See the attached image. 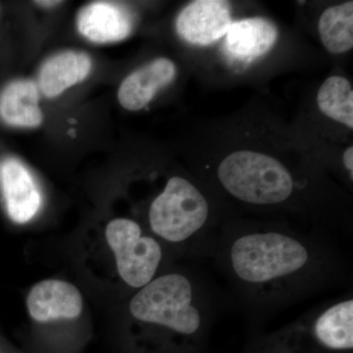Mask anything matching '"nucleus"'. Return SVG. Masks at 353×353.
<instances>
[{
	"instance_id": "nucleus-4",
	"label": "nucleus",
	"mask_w": 353,
	"mask_h": 353,
	"mask_svg": "<svg viewBox=\"0 0 353 353\" xmlns=\"http://www.w3.org/2000/svg\"><path fill=\"white\" fill-rule=\"evenodd\" d=\"M210 208L201 190L183 176H172L152 201L148 219L153 233L169 243H181L201 234Z\"/></svg>"
},
{
	"instance_id": "nucleus-13",
	"label": "nucleus",
	"mask_w": 353,
	"mask_h": 353,
	"mask_svg": "<svg viewBox=\"0 0 353 353\" xmlns=\"http://www.w3.org/2000/svg\"><path fill=\"white\" fill-rule=\"evenodd\" d=\"M0 117L11 126L39 127L43 116L36 83L29 80L9 83L0 95Z\"/></svg>"
},
{
	"instance_id": "nucleus-3",
	"label": "nucleus",
	"mask_w": 353,
	"mask_h": 353,
	"mask_svg": "<svg viewBox=\"0 0 353 353\" xmlns=\"http://www.w3.org/2000/svg\"><path fill=\"white\" fill-rule=\"evenodd\" d=\"M217 179L234 199L259 208L285 203L296 190L294 176L284 165L252 150L227 155L218 166Z\"/></svg>"
},
{
	"instance_id": "nucleus-12",
	"label": "nucleus",
	"mask_w": 353,
	"mask_h": 353,
	"mask_svg": "<svg viewBox=\"0 0 353 353\" xmlns=\"http://www.w3.org/2000/svg\"><path fill=\"white\" fill-rule=\"evenodd\" d=\"M92 70V60L85 53L66 51L43 64L39 87L46 97L53 99L77 83L83 82Z\"/></svg>"
},
{
	"instance_id": "nucleus-2",
	"label": "nucleus",
	"mask_w": 353,
	"mask_h": 353,
	"mask_svg": "<svg viewBox=\"0 0 353 353\" xmlns=\"http://www.w3.org/2000/svg\"><path fill=\"white\" fill-rule=\"evenodd\" d=\"M129 309L138 321L163 327L190 340L201 341L208 329L205 296L201 287L183 274L153 279L132 297Z\"/></svg>"
},
{
	"instance_id": "nucleus-14",
	"label": "nucleus",
	"mask_w": 353,
	"mask_h": 353,
	"mask_svg": "<svg viewBox=\"0 0 353 353\" xmlns=\"http://www.w3.org/2000/svg\"><path fill=\"white\" fill-rule=\"evenodd\" d=\"M318 32L324 48L341 54L353 48V1L329 7L320 16Z\"/></svg>"
},
{
	"instance_id": "nucleus-17",
	"label": "nucleus",
	"mask_w": 353,
	"mask_h": 353,
	"mask_svg": "<svg viewBox=\"0 0 353 353\" xmlns=\"http://www.w3.org/2000/svg\"><path fill=\"white\" fill-rule=\"evenodd\" d=\"M34 3L43 7H52L57 6L58 4L61 3L60 1H34Z\"/></svg>"
},
{
	"instance_id": "nucleus-16",
	"label": "nucleus",
	"mask_w": 353,
	"mask_h": 353,
	"mask_svg": "<svg viewBox=\"0 0 353 353\" xmlns=\"http://www.w3.org/2000/svg\"><path fill=\"white\" fill-rule=\"evenodd\" d=\"M343 165L348 173L350 174V180H353V146H348L343 155Z\"/></svg>"
},
{
	"instance_id": "nucleus-1",
	"label": "nucleus",
	"mask_w": 353,
	"mask_h": 353,
	"mask_svg": "<svg viewBox=\"0 0 353 353\" xmlns=\"http://www.w3.org/2000/svg\"><path fill=\"white\" fill-rule=\"evenodd\" d=\"M221 265L243 301L277 306L334 277L333 255L314 240L280 230H252L219 240Z\"/></svg>"
},
{
	"instance_id": "nucleus-9",
	"label": "nucleus",
	"mask_w": 353,
	"mask_h": 353,
	"mask_svg": "<svg viewBox=\"0 0 353 353\" xmlns=\"http://www.w3.org/2000/svg\"><path fill=\"white\" fill-rule=\"evenodd\" d=\"M176 75V65L170 59L157 58L132 72L123 81L118 90V101L127 110H141L152 101L162 88L168 85Z\"/></svg>"
},
{
	"instance_id": "nucleus-15",
	"label": "nucleus",
	"mask_w": 353,
	"mask_h": 353,
	"mask_svg": "<svg viewBox=\"0 0 353 353\" xmlns=\"http://www.w3.org/2000/svg\"><path fill=\"white\" fill-rule=\"evenodd\" d=\"M317 103L327 117L353 129V90L345 77H329L318 90Z\"/></svg>"
},
{
	"instance_id": "nucleus-10",
	"label": "nucleus",
	"mask_w": 353,
	"mask_h": 353,
	"mask_svg": "<svg viewBox=\"0 0 353 353\" xmlns=\"http://www.w3.org/2000/svg\"><path fill=\"white\" fill-rule=\"evenodd\" d=\"M0 182L9 217L18 224L29 222L41 203L29 171L18 160L7 159L0 166Z\"/></svg>"
},
{
	"instance_id": "nucleus-7",
	"label": "nucleus",
	"mask_w": 353,
	"mask_h": 353,
	"mask_svg": "<svg viewBox=\"0 0 353 353\" xmlns=\"http://www.w3.org/2000/svg\"><path fill=\"white\" fill-rule=\"evenodd\" d=\"M30 315L36 321L75 319L82 312L83 299L75 285L46 280L32 288L27 299Z\"/></svg>"
},
{
	"instance_id": "nucleus-8",
	"label": "nucleus",
	"mask_w": 353,
	"mask_h": 353,
	"mask_svg": "<svg viewBox=\"0 0 353 353\" xmlns=\"http://www.w3.org/2000/svg\"><path fill=\"white\" fill-rule=\"evenodd\" d=\"M78 29L92 43L123 41L131 34V14L120 4L97 1L83 7L78 15Z\"/></svg>"
},
{
	"instance_id": "nucleus-11",
	"label": "nucleus",
	"mask_w": 353,
	"mask_h": 353,
	"mask_svg": "<svg viewBox=\"0 0 353 353\" xmlns=\"http://www.w3.org/2000/svg\"><path fill=\"white\" fill-rule=\"evenodd\" d=\"M277 39V27L271 21L261 17L248 18L232 23L225 48L234 59L248 62L266 54Z\"/></svg>"
},
{
	"instance_id": "nucleus-6",
	"label": "nucleus",
	"mask_w": 353,
	"mask_h": 353,
	"mask_svg": "<svg viewBox=\"0 0 353 353\" xmlns=\"http://www.w3.org/2000/svg\"><path fill=\"white\" fill-rule=\"evenodd\" d=\"M231 6L222 0L190 2L176 18L179 36L194 46H208L226 36L232 25Z\"/></svg>"
},
{
	"instance_id": "nucleus-5",
	"label": "nucleus",
	"mask_w": 353,
	"mask_h": 353,
	"mask_svg": "<svg viewBox=\"0 0 353 353\" xmlns=\"http://www.w3.org/2000/svg\"><path fill=\"white\" fill-rule=\"evenodd\" d=\"M105 236L115 254L119 275L126 284L141 289L152 282L163 255L157 240L143 236L138 223L125 218L111 221Z\"/></svg>"
}]
</instances>
